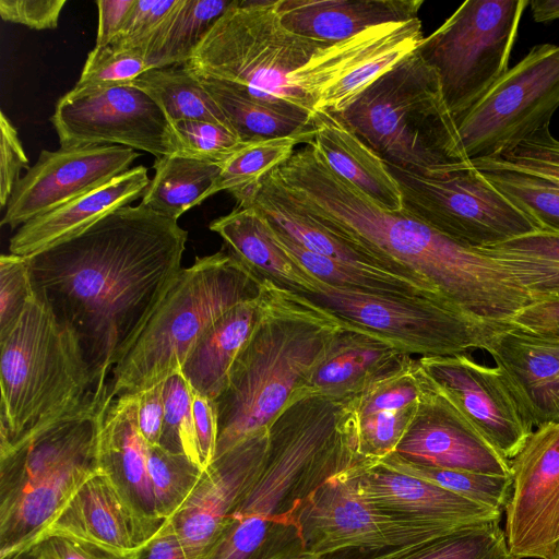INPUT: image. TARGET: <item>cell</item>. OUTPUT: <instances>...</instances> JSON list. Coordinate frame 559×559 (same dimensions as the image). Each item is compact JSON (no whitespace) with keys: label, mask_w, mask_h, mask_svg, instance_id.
Segmentation results:
<instances>
[{"label":"cell","mask_w":559,"mask_h":559,"mask_svg":"<svg viewBox=\"0 0 559 559\" xmlns=\"http://www.w3.org/2000/svg\"><path fill=\"white\" fill-rule=\"evenodd\" d=\"M270 226L274 240L289 258L306 273L328 285L369 294L423 297L452 308L435 288L421 282L386 270L344 263L311 252Z\"/></svg>","instance_id":"29"},{"label":"cell","mask_w":559,"mask_h":559,"mask_svg":"<svg viewBox=\"0 0 559 559\" xmlns=\"http://www.w3.org/2000/svg\"><path fill=\"white\" fill-rule=\"evenodd\" d=\"M499 523L466 525L367 559H514Z\"/></svg>","instance_id":"35"},{"label":"cell","mask_w":559,"mask_h":559,"mask_svg":"<svg viewBox=\"0 0 559 559\" xmlns=\"http://www.w3.org/2000/svg\"><path fill=\"white\" fill-rule=\"evenodd\" d=\"M423 393L417 412L394 453L419 465L512 476L504 459L437 390L418 359Z\"/></svg>","instance_id":"17"},{"label":"cell","mask_w":559,"mask_h":559,"mask_svg":"<svg viewBox=\"0 0 559 559\" xmlns=\"http://www.w3.org/2000/svg\"><path fill=\"white\" fill-rule=\"evenodd\" d=\"M164 382L139 394L138 425L148 445H158L164 421Z\"/></svg>","instance_id":"52"},{"label":"cell","mask_w":559,"mask_h":559,"mask_svg":"<svg viewBox=\"0 0 559 559\" xmlns=\"http://www.w3.org/2000/svg\"><path fill=\"white\" fill-rule=\"evenodd\" d=\"M282 559H320L318 557H314L310 554H307V552H304L301 555H298V556H292V557H286V558H282Z\"/></svg>","instance_id":"57"},{"label":"cell","mask_w":559,"mask_h":559,"mask_svg":"<svg viewBox=\"0 0 559 559\" xmlns=\"http://www.w3.org/2000/svg\"><path fill=\"white\" fill-rule=\"evenodd\" d=\"M309 145L335 175L372 202L386 211L403 210L400 187L386 164L335 114L323 111L318 115Z\"/></svg>","instance_id":"26"},{"label":"cell","mask_w":559,"mask_h":559,"mask_svg":"<svg viewBox=\"0 0 559 559\" xmlns=\"http://www.w3.org/2000/svg\"><path fill=\"white\" fill-rule=\"evenodd\" d=\"M558 108L559 45H536L457 122L466 157H498L549 124Z\"/></svg>","instance_id":"11"},{"label":"cell","mask_w":559,"mask_h":559,"mask_svg":"<svg viewBox=\"0 0 559 559\" xmlns=\"http://www.w3.org/2000/svg\"><path fill=\"white\" fill-rule=\"evenodd\" d=\"M356 480L361 497L371 507L399 520L460 527L500 522L502 514L380 462L360 465Z\"/></svg>","instance_id":"19"},{"label":"cell","mask_w":559,"mask_h":559,"mask_svg":"<svg viewBox=\"0 0 559 559\" xmlns=\"http://www.w3.org/2000/svg\"><path fill=\"white\" fill-rule=\"evenodd\" d=\"M153 168L140 204L175 221L206 200L219 173L217 163L179 153L156 158Z\"/></svg>","instance_id":"31"},{"label":"cell","mask_w":559,"mask_h":559,"mask_svg":"<svg viewBox=\"0 0 559 559\" xmlns=\"http://www.w3.org/2000/svg\"><path fill=\"white\" fill-rule=\"evenodd\" d=\"M158 530L133 513L109 476L100 471L79 488L33 546L51 536H63L120 555H131Z\"/></svg>","instance_id":"20"},{"label":"cell","mask_w":559,"mask_h":559,"mask_svg":"<svg viewBox=\"0 0 559 559\" xmlns=\"http://www.w3.org/2000/svg\"><path fill=\"white\" fill-rule=\"evenodd\" d=\"M417 359L432 385L504 459L523 449L534 425L498 366L478 364L466 354Z\"/></svg>","instance_id":"15"},{"label":"cell","mask_w":559,"mask_h":559,"mask_svg":"<svg viewBox=\"0 0 559 559\" xmlns=\"http://www.w3.org/2000/svg\"><path fill=\"white\" fill-rule=\"evenodd\" d=\"M507 325L532 335L559 338V301L531 304Z\"/></svg>","instance_id":"49"},{"label":"cell","mask_w":559,"mask_h":559,"mask_svg":"<svg viewBox=\"0 0 559 559\" xmlns=\"http://www.w3.org/2000/svg\"><path fill=\"white\" fill-rule=\"evenodd\" d=\"M261 283L225 248L182 267L114 369L107 402L138 394L180 372L204 332L234 306L258 297Z\"/></svg>","instance_id":"6"},{"label":"cell","mask_w":559,"mask_h":559,"mask_svg":"<svg viewBox=\"0 0 559 559\" xmlns=\"http://www.w3.org/2000/svg\"><path fill=\"white\" fill-rule=\"evenodd\" d=\"M164 421L159 444L173 453H182L201 467L194 418L193 393L181 372L164 381Z\"/></svg>","instance_id":"40"},{"label":"cell","mask_w":559,"mask_h":559,"mask_svg":"<svg viewBox=\"0 0 559 559\" xmlns=\"http://www.w3.org/2000/svg\"><path fill=\"white\" fill-rule=\"evenodd\" d=\"M135 559H187L170 521H164L156 534L136 552Z\"/></svg>","instance_id":"54"},{"label":"cell","mask_w":559,"mask_h":559,"mask_svg":"<svg viewBox=\"0 0 559 559\" xmlns=\"http://www.w3.org/2000/svg\"><path fill=\"white\" fill-rule=\"evenodd\" d=\"M134 0H98V27L95 47L110 45L126 21Z\"/></svg>","instance_id":"53"},{"label":"cell","mask_w":559,"mask_h":559,"mask_svg":"<svg viewBox=\"0 0 559 559\" xmlns=\"http://www.w3.org/2000/svg\"><path fill=\"white\" fill-rule=\"evenodd\" d=\"M50 121L61 147L122 145L156 158L179 153L175 130L143 91L119 84L62 95Z\"/></svg>","instance_id":"13"},{"label":"cell","mask_w":559,"mask_h":559,"mask_svg":"<svg viewBox=\"0 0 559 559\" xmlns=\"http://www.w3.org/2000/svg\"><path fill=\"white\" fill-rule=\"evenodd\" d=\"M417 407L418 404L397 411L357 416L361 454L379 462L393 453L415 417Z\"/></svg>","instance_id":"44"},{"label":"cell","mask_w":559,"mask_h":559,"mask_svg":"<svg viewBox=\"0 0 559 559\" xmlns=\"http://www.w3.org/2000/svg\"><path fill=\"white\" fill-rule=\"evenodd\" d=\"M359 466L325 481L298 509L295 521L307 554L322 559L354 549L377 556L463 527L404 521L376 510L358 490Z\"/></svg>","instance_id":"12"},{"label":"cell","mask_w":559,"mask_h":559,"mask_svg":"<svg viewBox=\"0 0 559 559\" xmlns=\"http://www.w3.org/2000/svg\"><path fill=\"white\" fill-rule=\"evenodd\" d=\"M535 22H549L559 19V0L530 1Z\"/></svg>","instance_id":"55"},{"label":"cell","mask_w":559,"mask_h":559,"mask_svg":"<svg viewBox=\"0 0 559 559\" xmlns=\"http://www.w3.org/2000/svg\"><path fill=\"white\" fill-rule=\"evenodd\" d=\"M395 471L433 483L476 503L503 512L512 495V476L438 468L408 462L396 453L379 461Z\"/></svg>","instance_id":"38"},{"label":"cell","mask_w":559,"mask_h":559,"mask_svg":"<svg viewBox=\"0 0 559 559\" xmlns=\"http://www.w3.org/2000/svg\"><path fill=\"white\" fill-rule=\"evenodd\" d=\"M264 179L385 270L435 288L447 304L473 319L507 325L533 304L501 263L450 239L404 209H382L335 175L309 144Z\"/></svg>","instance_id":"2"},{"label":"cell","mask_w":559,"mask_h":559,"mask_svg":"<svg viewBox=\"0 0 559 559\" xmlns=\"http://www.w3.org/2000/svg\"><path fill=\"white\" fill-rule=\"evenodd\" d=\"M150 70L141 49H116L110 45L94 47L73 90L90 91L128 84Z\"/></svg>","instance_id":"41"},{"label":"cell","mask_w":559,"mask_h":559,"mask_svg":"<svg viewBox=\"0 0 559 559\" xmlns=\"http://www.w3.org/2000/svg\"><path fill=\"white\" fill-rule=\"evenodd\" d=\"M150 181L145 166L132 167L109 182L34 217L10 238V253L27 257L82 231L142 198Z\"/></svg>","instance_id":"24"},{"label":"cell","mask_w":559,"mask_h":559,"mask_svg":"<svg viewBox=\"0 0 559 559\" xmlns=\"http://www.w3.org/2000/svg\"><path fill=\"white\" fill-rule=\"evenodd\" d=\"M413 358L376 333L349 323L332 338L294 400L306 396L348 400L404 368Z\"/></svg>","instance_id":"21"},{"label":"cell","mask_w":559,"mask_h":559,"mask_svg":"<svg viewBox=\"0 0 559 559\" xmlns=\"http://www.w3.org/2000/svg\"><path fill=\"white\" fill-rule=\"evenodd\" d=\"M199 79L243 141L292 135L312 141L314 119L308 115L253 99L218 80Z\"/></svg>","instance_id":"32"},{"label":"cell","mask_w":559,"mask_h":559,"mask_svg":"<svg viewBox=\"0 0 559 559\" xmlns=\"http://www.w3.org/2000/svg\"><path fill=\"white\" fill-rule=\"evenodd\" d=\"M192 411L197 435V443L202 471L214 459L217 439V423L214 403L206 396L192 391Z\"/></svg>","instance_id":"51"},{"label":"cell","mask_w":559,"mask_h":559,"mask_svg":"<svg viewBox=\"0 0 559 559\" xmlns=\"http://www.w3.org/2000/svg\"><path fill=\"white\" fill-rule=\"evenodd\" d=\"M299 143L309 144L299 135L245 141L238 150L218 163L219 173L206 193H233L259 183L267 174L285 163Z\"/></svg>","instance_id":"36"},{"label":"cell","mask_w":559,"mask_h":559,"mask_svg":"<svg viewBox=\"0 0 559 559\" xmlns=\"http://www.w3.org/2000/svg\"><path fill=\"white\" fill-rule=\"evenodd\" d=\"M504 534L514 559L559 556V423L535 428L510 460Z\"/></svg>","instance_id":"14"},{"label":"cell","mask_w":559,"mask_h":559,"mask_svg":"<svg viewBox=\"0 0 559 559\" xmlns=\"http://www.w3.org/2000/svg\"><path fill=\"white\" fill-rule=\"evenodd\" d=\"M226 251L260 282L307 294L312 276L306 273L274 240L267 219L253 206H236L209 225Z\"/></svg>","instance_id":"27"},{"label":"cell","mask_w":559,"mask_h":559,"mask_svg":"<svg viewBox=\"0 0 559 559\" xmlns=\"http://www.w3.org/2000/svg\"><path fill=\"white\" fill-rule=\"evenodd\" d=\"M64 4L66 0H0V15L33 29H53Z\"/></svg>","instance_id":"48"},{"label":"cell","mask_w":559,"mask_h":559,"mask_svg":"<svg viewBox=\"0 0 559 559\" xmlns=\"http://www.w3.org/2000/svg\"><path fill=\"white\" fill-rule=\"evenodd\" d=\"M557 559H559V556H558V558H557Z\"/></svg>","instance_id":"59"},{"label":"cell","mask_w":559,"mask_h":559,"mask_svg":"<svg viewBox=\"0 0 559 559\" xmlns=\"http://www.w3.org/2000/svg\"><path fill=\"white\" fill-rule=\"evenodd\" d=\"M0 206L4 207L19 181L22 169H29L16 128L0 111Z\"/></svg>","instance_id":"47"},{"label":"cell","mask_w":559,"mask_h":559,"mask_svg":"<svg viewBox=\"0 0 559 559\" xmlns=\"http://www.w3.org/2000/svg\"><path fill=\"white\" fill-rule=\"evenodd\" d=\"M179 0H134L119 33L110 43L116 49H141L170 14Z\"/></svg>","instance_id":"46"},{"label":"cell","mask_w":559,"mask_h":559,"mask_svg":"<svg viewBox=\"0 0 559 559\" xmlns=\"http://www.w3.org/2000/svg\"><path fill=\"white\" fill-rule=\"evenodd\" d=\"M528 0H467L418 50L438 72L457 124L508 71Z\"/></svg>","instance_id":"8"},{"label":"cell","mask_w":559,"mask_h":559,"mask_svg":"<svg viewBox=\"0 0 559 559\" xmlns=\"http://www.w3.org/2000/svg\"><path fill=\"white\" fill-rule=\"evenodd\" d=\"M25 257L3 253L0 257V340L17 324L34 298Z\"/></svg>","instance_id":"45"},{"label":"cell","mask_w":559,"mask_h":559,"mask_svg":"<svg viewBox=\"0 0 559 559\" xmlns=\"http://www.w3.org/2000/svg\"><path fill=\"white\" fill-rule=\"evenodd\" d=\"M335 115L385 164L427 177L472 166L440 76L418 49Z\"/></svg>","instance_id":"5"},{"label":"cell","mask_w":559,"mask_h":559,"mask_svg":"<svg viewBox=\"0 0 559 559\" xmlns=\"http://www.w3.org/2000/svg\"><path fill=\"white\" fill-rule=\"evenodd\" d=\"M501 263L534 302L559 301V234L537 230L475 248Z\"/></svg>","instance_id":"30"},{"label":"cell","mask_w":559,"mask_h":559,"mask_svg":"<svg viewBox=\"0 0 559 559\" xmlns=\"http://www.w3.org/2000/svg\"><path fill=\"white\" fill-rule=\"evenodd\" d=\"M171 126L179 142V154L200 160L218 164L245 142L234 128L221 123L181 120Z\"/></svg>","instance_id":"42"},{"label":"cell","mask_w":559,"mask_h":559,"mask_svg":"<svg viewBox=\"0 0 559 559\" xmlns=\"http://www.w3.org/2000/svg\"><path fill=\"white\" fill-rule=\"evenodd\" d=\"M304 296L416 358L484 350L490 334L501 328L427 298L343 289L313 276L311 289Z\"/></svg>","instance_id":"9"},{"label":"cell","mask_w":559,"mask_h":559,"mask_svg":"<svg viewBox=\"0 0 559 559\" xmlns=\"http://www.w3.org/2000/svg\"><path fill=\"white\" fill-rule=\"evenodd\" d=\"M234 0H179L143 48L151 69L185 66Z\"/></svg>","instance_id":"33"},{"label":"cell","mask_w":559,"mask_h":559,"mask_svg":"<svg viewBox=\"0 0 559 559\" xmlns=\"http://www.w3.org/2000/svg\"><path fill=\"white\" fill-rule=\"evenodd\" d=\"M486 159L507 168L534 175L559 187V140L551 134L549 124L498 157Z\"/></svg>","instance_id":"43"},{"label":"cell","mask_w":559,"mask_h":559,"mask_svg":"<svg viewBox=\"0 0 559 559\" xmlns=\"http://www.w3.org/2000/svg\"><path fill=\"white\" fill-rule=\"evenodd\" d=\"M9 559H38V552L36 547L34 546L31 549L19 552Z\"/></svg>","instance_id":"56"},{"label":"cell","mask_w":559,"mask_h":559,"mask_svg":"<svg viewBox=\"0 0 559 559\" xmlns=\"http://www.w3.org/2000/svg\"><path fill=\"white\" fill-rule=\"evenodd\" d=\"M261 293L255 328L213 401L217 423L214 459L266 432L295 399L335 334L349 324L272 282L262 281Z\"/></svg>","instance_id":"4"},{"label":"cell","mask_w":559,"mask_h":559,"mask_svg":"<svg viewBox=\"0 0 559 559\" xmlns=\"http://www.w3.org/2000/svg\"><path fill=\"white\" fill-rule=\"evenodd\" d=\"M484 350L502 370L534 428L559 423V338L504 325L490 334Z\"/></svg>","instance_id":"22"},{"label":"cell","mask_w":559,"mask_h":559,"mask_svg":"<svg viewBox=\"0 0 559 559\" xmlns=\"http://www.w3.org/2000/svg\"><path fill=\"white\" fill-rule=\"evenodd\" d=\"M267 433L250 437L214 459L193 490L168 520L187 559H201L262 467Z\"/></svg>","instance_id":"18"},{"label":"cell","mask_w":559,"mask_h":559,"mask_svg":"<svg viewBox=\"0 0 559 559\" xmlns=\"http://www.w3.org/2000/svg\"><path fill=\"white\" fill-rule=\"evenodd\" d=\"M424 39L421 22L388 23L345 40H314L287 29L276 0H234L185 67L253 99L316 120L335 85L380 53Z\"/></svg>","instance_id":"3"},{"label":"cell","mask_w":559,"mask_h":559,"mask_svg":"<svg viewBox=\"0 0 559 559\" xmlns=\"http://www.w3.org/2000/svg\"><path fill=\"white\" fill-rule=\"evenodd\" d=\"M138 404L139 394H123L107 403L99 433V466L133 513L158 530L165 520L159 519L156 510L148 444L139 429Z\"/></svg>","instance_id":"23"},{"label":"cell","mask_w":559,"mask_h":559,"mask_svg":"<svg viewBox=\"0 0 559 559\" xmlns=\"http://www.w3.org/2000/svg\"><path fill=\"white\" fill-rule=\"evenodd\" d=\"M36 549H37V552H38V559H49V558L45 557L43 554H40L37 547H36Z\"/></svg>","instance_id":"58"},{"label":"cell","mask_w":559,"mask_h":559,"mask_svg":"<svg viewBox=\"0 0 559 559\" xmlns=\"http://www.w3.org/2000/svg\"><path fill=\"white\" fill-rule=\"evenodd\" d=\"M188 231L141 204L25 257L34 296L79 348L97 401L180 272Z\"/></svg>","instance_id":"1"},{"label":"cell","mask_w":559,"mask_h":559,"mask_svg":"<svg viewBox=\"0 0 559 559\" xmlns=\"http://www.w3.org/2000/svg\"><path fill=\"white\" fill-rule=\"evenodd\" d=\"M35 546L49 559H135V552L120 555L94 544L63 536L48 537Z\"/></svg>","instance_id":"50"},{"label":"cell","mask_w":559,"mask_h":559,"mask_svg":"<svg viewBox=\"0 0 559 559\" xmlns=\"http://www.w3.org/2000/svg\"><path fill=\"white\" fill-rule=\"evenodd\" d=\"M261 296L242 301L217 319L197 342L180 372L192 391L214 401L248 343L261 311Z\"/></svg>","instance_id":"28"},{"label":"cell","mask_w":559,"mask_h":559,"mask_svg":"<svg viewBox=\"0 0 559 559\" xmlns=\"http://www.w3.org/2000/svg\"><path fill=\"white\" fill-rule=\"evenodd\" d=\"M423 3V0H276V9L290 32L335 43L370 27L418 19Z\"/></svg>","instance_id":"25"},{"label":"cell","mask_w":559,"mask_h":559,"mask_svg":"<svg viewBox=\"0 0 559 559\" xmlns=\"http://www.w3.org/2000/svg\"><path fill=\"white\" fill-rule=\"evenodd\" d=\"M128 84L147 94L171 124L200 120L231 127L201 80L185 66L151 69Z\"/></svg>","instance_id":"34"},{"label":"cell","mask_w":559,"mask_h":559,"mask_svg":"<svg viewBox=\"0 0 559 559\" xmlns=\"http://www.w3.org/2000/svg\"><path fill=\"white\" fill-rule=\"evenodd\" d=\"M496 188L538 223L542 230L559 234V187L489 159L471 160Z\"/></svg>","instance_id":"37"},{"label":"cell","mask_w":559,"mask_h":559,"mask_svg":"<svg viewBox=\"0 0 559 559\" xmlns=\"http://www.w3.org/2000/svg\"><path fill=\"white\" fill-rule=\"evenodd\" d=\"M148 472L159 519L171 518L197 485L202 469L182 453L148 445Z\"/></svg>","instance_id":"39"},{"label":"cell","mask_w":559,"mask_h":559,"mask_svg":"<svg viewBox=\"0 0 559 559\" xmlns=\"http://www.w3.org/2000/svg\"><path fill=\"white\" fill-rule=\"evenodd\" d=\"M139 156L133 148L112 144L43 150L16 182L1 226L19 228L109 182L129 170Z\"/></svg>","instance_id":"16"},{"label":"cell","mask_w":559,"mask_h":559,"mask_svg":"<svg viewBox=\"0 0 559 559\" xmlns=\"http://www.w3.org/2000/svg\"><path fill=\"white\" fill-rule=\"evenodd\" d=\"M0 347V448L96 400L74 341L35 297Z\"/></svg>","instance_id":"7"},{"label":"cell","mask_w":559,"mask_h":559,"mask_svg":"<svg viewBox=\"0 0 559 559\" xmlns=\"http://www.w3.org/2000/svg\"><path fill=\"white\" fill-rule=\"evenodd\" d=\"M386 166L400 187L403 209L459 243L480 248L542 230L473 166L445 177Z\"/></svg>","instance_id":"10"}]
</instances>
